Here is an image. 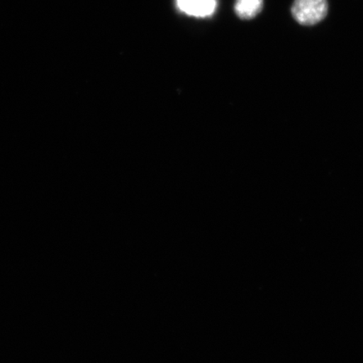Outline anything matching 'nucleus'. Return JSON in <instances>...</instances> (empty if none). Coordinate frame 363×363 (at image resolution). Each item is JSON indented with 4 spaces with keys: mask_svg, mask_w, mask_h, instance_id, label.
Returning a JSON list of instances; mask_svg holds the SVG:
<instances>
[{
    "mask_svg": "<svg viewBox=\"0 0 363 363\" xmlns=\"http://www.w3.org/2000/svg\"><path fill=\"white\" fill-rule=\"evenodd\" d=\"M328 0H294L291 13L302 26H315L323 21L328 13Z\"/></svg>",
    "mask_w": 363,
    "mask_h": 363,
    "instance_id": "f257e3e1",
    "label": "nucleus"
},
{
    "mask_svg": "<svg viewBox=\"0 0 363 363\" xmlns=\"http://www.w3.org/2000/svg\"><path fill=\"white\" fill-rule=\"evenodd\" d=\"M176 6L185 15L206 18L214 15L217 0H176Z\"/></svg>",
    "mask_w": 363,
    "mask_h": 363,
    "instance_id": "f03ea898",
    "label": "nucleus"
},
{
    "mask_svg": "<svg viewBox=\"0 0 363 363\" xmlns=\"http://www.w3.org/2000/svg\"><path fill=\"white\" fill-rule=\"evenodd\" d=\"M263 0H235V11L242 20H252L262 11Z\"/></svg>",
    "mask_w": 363,
    "mask_h": 363,
    "instance_id": "7ed1b4c3",
    "label": "nucleus"
}]
</instances>
